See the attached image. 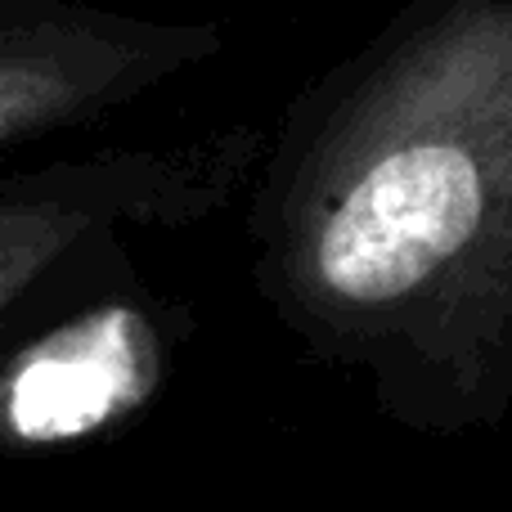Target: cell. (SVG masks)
Instances as JSON below:
<instances>
[{
  "instance_id": "cell-1",
  "label": "cell",
  "mask_w": 512,
  "mask_h": 512,
  "mask_svg": "<svg viewBox=\"0 0 512 512\" xmlns=\"http://www.w3.org/2000/svg\"><path fill=\"white\" fill-rule=\"evenodd\" d=\"M292 337L409 432L512 414V0H409L288 113L252 216Z\"/></svg>"
},
{
  "instance_id": "cell-2",
  "label": "cell",
  "mask_w": 512,
  "mask_h": 512,
  "mask_svg": "<svg viewBox=\"0 0 512 512\" xmlns=\"http://www.w3.org/2000/svg\"><path fill=\"white\" fill-rule=\"evenodd\" d=\"M252 131L63 162L0 185V324L72 256L113 239L117 225H180L234 194L256 162Z\"/></svg>"
},
{
  "instance_id": "cell-3",
  "label": "cell",
  "mask_w": 512,
  "mask_h": 512,
  "mask_svg": "<svg viewBox=\"0 0 512 512\" xmlns=\"http://www.w3.org/2000/svg\"><path fill=\"white\" fill-rule=\"evenodd\" d=\"M216 50V27H162L50 0H0V149L108 113Z\"/></svg>"
},
{
  "instance_id": "cell-4",
  "label": "cell",
  "mask_w": 512,
  "mask_h": 512,
  "mask_svg": "<svg viewBox=\"0 0 512 512\" xmlns=\"http://www.w3.org/2000/svg\"><path fill=\"white\" fill-rule=\"evenodd\" d=\"M162 378L158 328L135 306H95L0 369V450H50L108 427Z\"/></svg>"
}]
</instances>
